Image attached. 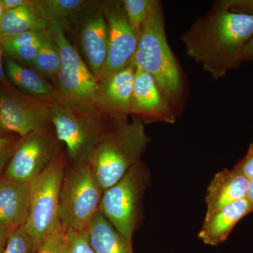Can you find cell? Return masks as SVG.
Returning a JSON list of instances; mask_svg holds the SVG:
<instances>
[{"label":"cell","instance_id":"1","mask_svg":"<svg viewBox=\"0 0 253 253\" xmlns=\"http://www.w3.org/2000/svg\"><path fill=\"white\" fill-rule=\"evenodd\" d=\"M253 37V12L236 0H223L198 18L181 36L186 52L216 81L243 62L244 46Z\"/></svg>","mask_w":253,"mask_h":253},{"label":"cell","instance_id":"2","mask_svg":"<svg viewBox=\"0 0 253 253\" xmlns=\"http://www.w3.org/2000/svg\"><path fill=\"white\" fill-rule=\"evenodd\" d=\"M150 137L144 123L134 118L116 121L95 146L89 166L103 191L121 180L141 162Z\"/></svg>","mask_w":253,"mask_h":253},{"label":"cell","instance_id":"3","mask_svg":"<svg viewBox=\"0 0 253 253\" xmlns=\"http://www.w3.org/2000/svg\"><path fill=\"white\" fill-rule=\"evenodd\" d=\"M133 59L137 67L154 77L173 107H177L182 92V78L168 42L161 1L155 0L141 26Z\"/></svg>","mask_w":253,"mask_h":253},{"label":"cell","instance_id":"4","mask_svg":"<svg viewBox=\"0 0 253 253\" xmlns=\"http://www.w3.org/2000/svg\"><path fill=\"white\" fill-rule=\"evenodd\" d=\"M117 121L97 109L73 107L58 101L51 106V124L59 142L66 146L73 166L89 164L96 144Z\"/></svg>","mask_w":253,"mask_h":253},{"label":"cell","instance_id":"5","mask_svg":"<svg viewBox=\"0 0 253 253\" xmlns=\"http://www.w3.org/2000/svg\"><path fill=\"white\" fill-rule=\"evenodd\" d=\"M48 28L61 58V67L54 84L56 101L73 107L99 110L95 102L97 79L68 39L64 24L50 22Z\"/></svg>","mask_w":253,"mask_h":253},{"label":"cell","instance_id":"6","mask_svg":"<svg viewBox=\"0 0 253 253\" xmlns=\"http://www.w3.org/2000/svg\"><path fill=\"white\" fill-rule=\"evenodd\" d=\"M65 172V156L60 146L45 169L30 183L31 205L26 227L38 249L48 236L63 229L59 206Z\"/></svg>","mask_w":253,"mask_h":253},{"label":"cell","instance_id":"7","mask_svg":"<svg viewBox=\"0 0 253 253\" xmlns=\"http://www.w3.org/2000/svg\"><path fill=\"white\" fill-rule=\"evenodd\" d=\"M150 179L149 169L141 161L103 194L100 212L129 241L140 220L141 202Z\"/></svg>","mask_w":253,"mask_h":253},{"label":"cell","instance_id":"8","mask_svg":"<svg viewBox=\"0 0 253 253\" xmlns=\"http://www.w3.org/2000/svg\"><path fill=\"white\" fill-rule=\"evenodd\" d=\"M104 191L89 165L66 170L60 191L59 218L64 230H84L99 211Z\"/></svg>","mask_w":253,"mask_h":253},{"label":"cell","instance_id":"9","mask_svg":"<svg viewBox=\"0 0 253 253\" xmlns=\"http://www.w3.org/2000/svg\"><path fill=\"white\" fill-rule=\"evenodd\" d=\"M60 147L52 124L20 138L3 176L30 184L49 164Z\"/></svg>","mask_w":253,"mask_h":253},{"label":"cell","instance_id":"10","mask_svg":"<svg viewBox=\"0 0 253 253\" xmlns=\"http://www.w3.org/2000/svg\"><path fill=\"white\" fill-rule=\"evenodd\" d=\"M51 104L0 84V123L9 134L24 137L49 126Z\"/></svg>","mask_w":253,"mask_h":253},{"label":"cell","instance_id":"11","mask_svg":"<svg viewBox=\"0 0 253 253\" xmlns=\"http://www.w3.org/2000/svg\"><path fill=\"white\" fill-rule=\"evenodd\" d=\"M68 23L76 27L86 65L98 79L109 50V29L101 1H89Z\"/></svg>","mask_w":253,"mask_h":253},{"label":"cell","instance_id":"12","mask_svg":"<svg viewBox=\"0 0 253 253\" xmlns=\"http://www.w3.org/2000/svg\"><path fill=\"white\" fill-rule=\"evenodd\" d=\"M101 1L109 29V50L97 81L126 67L134 57L139 40V36L129 25L122 1Z\"/></svg>","mask_w":253,"mask_h":253},{"label":"cell","instance_id":"13","mask_svg":"<svg viewBox=\"0 0 253 253\" xmlns=\"http://www.w3.org/2000/svg\"><path fill=\"white\" fill-rule=\"evenodd\" d=\"M129 116L144 123L176 122L174 108L163 94L156 80L136 66Z\"/></svg>","mask_w":253,"mask_h":253},{"label":"cell","instance_id":"14","mask_svg":"<svg viewBox=\"0 0 253 253\" xmlns=\"http://www.w3.org/2000/svg\"><path fill=\"white\" fill-rule=\"evenodd\" d=\"M135 71L132 59L123 69L98 81L95 102L101 112L116 119L127 120Z\"/></svg>","mask_w":253,"mask_h":253},{"label":"cell","instance_id":"15","mask_svg":"<svg viewBox=\"0 0 253 253\" xmlns=\"http://www.w3.org/2000/svg\"><path fill=\"white\" fill-rule=\"evenodd\" d=\"M250 180L236 169H224L213 176L206 196V217L228 205L246 199Z\"/></svg>","mask_w":253,"mask_h":253},{"label":"cell","instance_id":"16","mask_svg":"<svg viewBox=\"0 0 253 253\" xmlns=\"http://www.w3.org/2000/svg\"><path fill=\"white\" fill-rule=\"evenodd\" d=\"M31 205V184L0 178V225L9 229L26 224Z\"/></svg>","mask_w":253,"mask_h":253},{"label":"cell","instance_id":"17","mask_svg":"<svg viewBox=\"0 0 253 253\" xmlns=\"http://www.w3.org/2000/svg\"><path fill=\"white\" fill-rule=\"evenodd\" d=\"M252 212L253 206L246 199L228 205L205 217L198 236L205 244L217 246L226 241L236 224Z\"/></svg>","mask_w":253,"mask_h":253},{"label":"cell","instance_id":"18","mask_svg":"<svg viewBox=\"0 0 253 253\" xmlns=\"http://www.w3.org/2000/svg\"><path fill=\"white\" fill-rule=\"evenodd\" d=\"M6 77L15 88L28 96L47 103L56 100V89L49 81L33 68L16 62L4 54Z\"/></svg>","mask_w":253,"mask_h":253},{"label":"cell","instance_id":"19","mask_svg":"<svg viewBox=\"0 0 253 253\" xmlns=\"http://www.w3.org/2000/svg\"><path fill=\"white\" fill-rule=\"evenodd\" d=\"M86 229L94 253H134L131 241L120 234L100 211L91 218Z\"/></svg>","mask_w":253,"mask_h":253},{"label":"cell","instance_id":"20","mask_svg":"<svg viewBox=\"0 0 253 253\" xmlns=\"http://www.w3.org/2000/svg\"><path fill=\"white\" fill-rule=\"evenodd\" d=\"M49 23L42 14L35 0L16 9L4 11L0 21L3 37L18 36L32 31L46 29Z\"/></svg>","mask_w":253,"mask_h":253},{"label":"cell","instance_id":"21","mask_svg":"<svg viewBox=\"0 0 253 253\" xmlns=\"http://www.w3.org/2000/svg\"><path fill=\"white\" fill-rule=\"evenodd\" d=\"M47 31L48 28L26 32L18 36L4 37V54L16 62L28 65L32 68Z\"/></svg>","mask_w":253,"mask_h":253},{"label":"cell","instance_id":"22","mask_svg":"<svg viewBox=\"0 0 253 253\" xmlns=\"http://www.w3.org/2000/svg\"><path fill=\"white\" fill-rule=\"evenodd\" d=\"M49 27V26H48ZM61 67V58L48 28L47 33L37 55L32 68L41 74L54 86Z\"/></svg>","mask_w":253,"mask_h":253},{"label":"cell","instance_id":"23","mask_svg":"<svg viewBox=\"0 0 253 253\" xmlns=\"http://www.w3.org/2000/svg\"><path fill=\"white\" fill-rule=\"evenodd\" d=\"M48 22L67 25L68 21L89 1L87 0H35Z\"/></svg>","mask_w":253,"mask_h":253},{"label":"cell","instance_id":"24","mask_svg":"<svg viewBox=\"0 0 253 253\" xmlns=\"http://www.w3.org/2000/svg\"><path fill=\"white\" fill-rule=\"evenodd\" d=\"M155 0H123L125 12L131 28L139 37L141 26L149 15Z\"/></svg>","mask_w":253,"mask_h":253},{"label":"cell","instance_id":"25","mask_svg":"<svg viewBox=\"0 0 253 253\" xmlns=\"http://www.w3.org/2000/svg\"><path fill=\"white\" fill-rule=\"evenodd\" d=\"M38 251L26 224L11 229L4 253H37Z\"/></svg>","mask_w":253,"mask_h":253},{"label":"cell","instance_id":"26","mask_svg":"<svg viewBox=\"0 0 253 253\" xmlns=\"http://www.w3.org/2000/svg\"><path fill=\"white\" fill-rule=\"evenodd\" d=\"M64 231L63 253H94L89 243L87 229Z\"/></svg>","mask_w":253,"mask_h":253},{"label":"cell","instance_id":"27","mask_svg":"<svg viewBox=\"0 0 253 253\" xmlns=\"http://www.w3.org/2000/svg\"><path fill=\"white\" fill-rule=\"evenodd\" d=\"M20 138L16 134H9L0 137V176L4 174L5 168L17 146Z\"/></svg>","mask_w":253,"mask_h":253},{"label":"cell","instance_id":"28","mask_svg":"<svg viewBox=\"0 0 253 253\" xmlns=\"http://www.w3.org/2000/svg\"><path fill=\"white\" fill-rule=\"evenodd\" d=\"M64 229H61L51 234L41 245L37 253H63Z\"/></svg>","mask_w":253,"mask_h":253},{"label":"cell","instance_id":"29","mask_svg":"<svg viewBox=\"0 0 253 253\" xmlns=\"http://www.w3.org/2000/svg\"><path fill=\"white\" fill-rule=\"evenodd\" d=\"M249 180L253 179V142L250 145L246 156L234 167Z\"/></svg>","mask_w":253,"mask_h":253},{"label":"cell","instance_id":"30","mask_svg":"<svg viewBox=\"0 0 253 253\" xmlns=\"http://www.w3.org/2000/svg\"><path fill=\"white\" fill-rule=\"evenodd\" d=\"M3 40H4V37L0 34V84L6 87L11 88L14 86L6 77L4 67V51L3 48Z\"/></svg>","mask_w":253,"mask_h":253},{"label":"cell","instance_id":"31","mask_svg":"<svg viewBox=\"0 0 253 253\" xmlns=\"http://www.w3.org/2000/svg\"><path fill=\"white\" fill-rule=\"evenodd\" d=\"M31 0H1V6L4 11L16 9L20 6L28 4Z\"/></svg>","mask_w":253,"mask_h":253},{"label":"cell","instance_id":"32","mask_svg":"<svg viewBox=\"0 0 253 253\" xmlns=\"http://www.w3.org/2000/svg\"><path fill=\"white\" fill-rule=\"evenodd\" d=\"M11 229L0 225V253H4Z\"/></svg>","mask_w":253,"mask_h":253},{"label":"cell","instance_id":"33","mask_svg":"<svg viewBox=\"0 0 253 253\" xmlns=\"http://www.w3.org/2000/svg\"><path fill=\"white\" fill-rule=\"evenodd\" d=\"M253 61V37L244 46L243 61Z\"/></svg>","mask_w":253,"mask_h":253},{"label":"cell","instance_id":"34","mask_svg":"<svg viewBox=\"0 0 253 253\" xmlns=\"http://www.w3.org/2000/svg\"><path fill=\"white\" fill-rule=\"evenodd\" d=\"M246 199L253 206V179L250 180L249 189H248Z\"/></svg>","mask_w":253,"mask_h":253},{"label":"cell","instance_id":"35","mask_svg":"<svg viewBox=\"0 0 253 253\" xmlns=\"http://www.w3.org/2000/svg\"><path fill=\"white\" fill-rule=\"evenodd\" d=\"M9 133L6 132V131L3 129L2 126H1V123H0V137H3V136H6L9 135Z\"/></svg>","mask_w":253,"mask_h":253},{"label":"cell","instance_id":"36","mask_svg":"<svg viewBox=\"0 0 253 253\" xmlns=\"http://www.w3.org/2000/svg\"><path fill=\"white\" fill-rule=\"evenodd\" d=\"M3 13H4V10L2 9V6H1V0H0V21H1V16H2Z\"/></svg>","mask_w":253,"mask_h":253}]
</instances>
